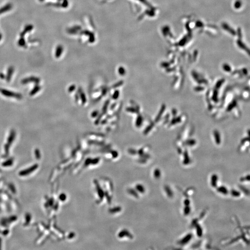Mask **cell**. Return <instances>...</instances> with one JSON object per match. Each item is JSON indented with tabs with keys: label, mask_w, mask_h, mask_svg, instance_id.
I'll return each instance as SVG.
<instances>
[{
	"label": "cell",
	"mask_w": 250,
	"mask_h": 250,
	"mask_svg": "<svg viewBox=\"0 0 250 250\" xmlns=\"http://www.w3.org/2000/svg\"><path fill=\"white\" fill-rule=\"evenodd\" d=\"M41 86L39 85H38V84H36L35 86L33 88V89L30 92V95L31 96H34L36 93H37L38 91H40V90H41Z\"/></svg>",
	"instance_id": "8"
},
{
	"label": "cell",
	"mask_w": 250,
	"mask_h": 250,
	"mask_svg": "<svg viewBox=\"0 0 250 250\" xmlns=\"http://www.w3.org/2000/svg\"><path fill=\"white\" fill-rule=\"evenodd\" d=\"M187 193L185 195V196L186 197H190L191 196V195H192L194 193V190L192 189H189L188 190H187Z\"/></svg>",
	"instance_id": "13"
},
{
	"label": "cell",
	"mask_w": 250,
	"mask_h": 250,
	"mask_svg": "<svg viewBox=\"0 0 250 250\" xmlns=\"http://www.w3.org/2000/svg\"><path fill=\"white\" fill-rule=\"evenodd\" d=\"M185 207L183 209V214L185 216H187L189 215L190 213L191 212V207H190V206H185Z\"/></svg>",
	"instance_id": "11"
},
{
	"label": "cell",
	"mask_w": 250,
	"mask_h": 250,
	"mask_svg": "<svg viewBox=\"0 0 250 250\" xmlns=\"http://www.w3.org/2000/svg\"><path fill=\"white\" fill-rule=\"evenodd\" d=\"M15 136H16V132L15 130L14 129H12L10 133V134L8 136V144L9 145H11L13 143L15 139Z\"/></svg>",
	"instance_id": "5"
},
{
	"label": "cell",
	"mask_w": 250,
	"mask_h": 250,
	"mask_svg": "<svg viewBox=\"0 0 250 250\" xmlns=\"http://www.w3.org/2000/svg\"><path fill=\"white\" fill-rule=\"evenodd\" d=\"M217 191L220 194L223 195H227L229 193V190L227 188L224 186H221L219 187H217Z\"/></svg>",
	"instance_id": "6"
},
{
	"label": "cell",
	"mask_w": 250,
	"mask_h": 250,
	"mask_svg": "<svg viewBox=\"0 0 250 250\" xmlns=\"http://www.w3.org/2000/svg\"><path fill=\"white\" fill-rule=\"evenodd\" d=\"M249 179H250V176H249V175H247L246 176L245 178L244 177H242L241 179H240V181L241 182H245V181H248V182H249Z\"/></svg>",
	"instance_id": "15"
},
{
	"label": "cell",
	"mask_w": 250,
	"mask_h": 250,
	"mask_svg": "<svg viewBox=\"0 0 250 250\" xmlns=\"http://www.w3.org/2000/svg\"><path fill=\"white\" fill-rule=\"evenodd\" d=\"M14 72V69L12 67L9 68L8 70V73L7 76H6V79L8 82H9L11 81L12 75Z\"/></svg>",
	"instance_id": "7"
},
{
	"label": "cell",
	"mask_w": 250,
	"mask_h": 250,
	"mask_svg": "<svg viewBox=\"0 0 250 250\" xmlns=\"http://www.w3.org/2000/svg\"><path fill=\"white\" fill-rule=\"evenodd\" d=\"M230 193L231 194V196L234 197H239L241 196V193L237 190H231L230 191Z\"/></svg>",
	"instance_id": "10"
},
{
	"label": "cell",
	"mask_w": 250,
	"mask_h": 250,
	"mask_svg": "<svg viewBox=\"0 0 250 250\" xmlns=\"http://www.w3.org/2000/svg\"><path fill=\"white\" fill-rule=\"evenodd\" d=\"M40 82V79L39 78L32 76H30V77H27L26 78L23 79L21 80V83L23 84H27V83L32 82V83H34L36 84H39Z\"/></svg>",
	"instance_id": "2"
},
{
	"label": "cell",
	"mask_w": 250,
	"mask_h": 250,
	"mask_svg": "<svg viewBox=\"0 0 250 250\" xmlns=\"http://www.w3.org/2000/svg\"><path fill=\"white\" fill-rule=\"evenodd\" d=\"M0 78L1 79H4L6 78V76L2 73H0Z\"/></svg>",
	"instance_id": "18"
},
{
	"label": "cell",
	"mask_w": 250,
	"mask_h": 250,
	"mask_svg": "<svg viewBox=\"0 0 250 250\" xmlns=\"http://www.w3.org/2000/svg\"><path fill=\"white\" fill-rule=\"evenodd\" d=\"M0 93L4 96L8 97H14L18 100H21L23 96L21 94L10 91L6 89L0 88Z\"/></svg>",
	"instance_id": "1"
},
{
	"label": "cell",
	"mask_w": 250,
	"mask_h": 250,
	"mask_svg": "<svg viewBox=\"0 0 250 250\" xmlns=\"http://www.w3.org/2000/svg\"><path fill=\"white\" fill-rule=\"evenodd\" d=\"M193 235L191 234H189L182 237L181 239L177 241V244L180 245H184L187 244L191 240Z\"/></svg>",
	"instance_id": "3"
},
{
	"label": "cell",
	"mask_w": 250,
	"mask_h": 250,
	"mask_svg": "<svg viewBox=\"0 0 250 250\" xmlns=\"http://www.w3.org/2000/svg\"><path fill=\"white\" fill-rule=\"evenodd\" d=\"M161 172H160V170H159V169H157L155 170V177L156 178H159L161 176Z\"/></svg>",
	"instance_id": "14"
},
{
	"label": "cell",
	"mask_w": 250,
	"mask_h": 250,
	"mask_svg": "<svg viewBox=\"0 0 250 250\" xmlns=\"http://www.w3.org/2000/svg\"><path fill=\"white\" fill-rule=\"evenodd\" d=\"M35 155L36 156V157L37 158H39L40 157V152L39 150L38 149H36L35 150Z\"/></svg>",
	"instance_id": "17"
},
{
	"label": "cell",
	"mask_w": 250,
	"mask_h": 250,
	"mask_svg": "<svg viewBox=\"0 0 250 250\" xmlns=\"http://www.w3.org/2000/svg\"><path fill=\"white\" fill-rule=\"evenodd\" d=\"M165 192L166 193L167 195V196L168 197H173V192L172 191V190L170 189V187L165 186Z\"/></svg>",
	"instance_id": "12"
},
{
	"label": "cell",
	"mask_w": 250,
	"mask_h": 250,
	"mask_svg": "<svg viewBox=\"0 0 250 250\" xmlns=\"http://www.w3.org/2000/svg\"><path fill=\"white\" fill-rule=\"evenodd\" d=\"M218 179L219 178H218V176L217 175L213 174L211 176V180H210V184L213 188H215L217 187Z\"/></svg>",
	"instance_id": "4"
},
{
	"label": "cell",
	"mask_w": 250,
	"mask_h": 250,
	"mask_svg": "<svg viewBox=\"0 0 250 250\" xmlns=\"http://www.w3.org/2000/svg\"><path fill=\"white\" fill-rule=\"evenodd\" d=\"M183 203L185 206H190V201L189 199L187 198L185 200H184Z\"/></svg>",
	"instance_id": "16"
},
{
	"label": "cell",
	"mask_w": 250,
	"mask_h": 250,
	"mask_svg": "<svg viewBox=\"0 0 250 250\" xmlns=\"http://www.w3.org/2000/svg\"><path fill=\"white\" fill-rule=\"evenodd\" d=\"M195 226L196 227V233L198 237H201L203 235V229L202 227L199 225V224H197Z\"/></svg>",
	"instance_id": "9"
}]
</instances>
